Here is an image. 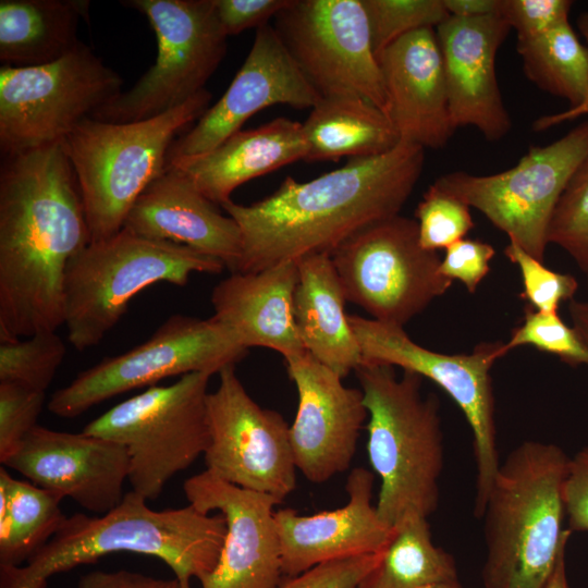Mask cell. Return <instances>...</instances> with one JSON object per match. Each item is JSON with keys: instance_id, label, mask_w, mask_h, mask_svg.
I'll list each match as a JSON object with an SVG mask.
<instances>
[{"instance_id": "1", "label": "cell", "mask_w": 588, "mask_h": 588, "mask_svg": "<svg viewBox=\"0 0 588 588\" xmlns=\"http://www.w3.org/2000/svg\"><path fill=\"white\" fill-rule=\"evenodd\" d=\"M90 243L64 140L4 155L0 168V336L28 338L64 323L71 260Z\"/></svg>"}, {"instance_id": "21", "label": "cell", "mask_w": 588, "mask_h": 588, "mask_svg": "<svg viewBox=\"0 0 588 588\" xmlns=\"http://www.w3.org/2000/svg\"><path fill=\"white\" fill-rule=\"evenodd\" d=\"M511 26L500 15L450 16L437 28L453 127L474 126L500 140L512 127L495 72L498 50Z\"/></svg>"}, {"instance_id": "36", "label": "cell", "mask_w": 588, "mask_h": 588, "mask_svg": "<svg viewBox=\"0 0 588 588\" xmlns=\"http://www.w3.org/2000/svg\"><path fill=\"white\" fill-rule=\"evenodd\" d=\"M532 346L554 355L569 366H588V347L578 332L567 326L559 313H543L527 306L523 321L504 342L506 353L519 346Z\"/></svg>"}, {"instance_id": "24", "label": "cell", "mask_w": 588, "mask_h": 588, "mask_svg": "<svg viewBox=\"0 0 588 588\" xmlns=\"http://www.w3.org/2000/svg\"><path fill=\"white\" fill-rule=\"evenodd\" d=\"M122 229L187 246L219 259L232 272L242 254L237 223L171 167H166L136 199Z\"/></svg>"}, {"instance_id": "12", "label": "cell", "mask_w": 588, "mask_h": 588, "mask_svg": "<svg viewBox=\"0 0 588 588\" xmlns=\"http://www.w3.org/2000/svg\"><path fill=\"white\" fill-rule=\"evenodd\" d=\"M363 364L400 367L427 378L443 389L463 412L473 433L476 463L474 514L481 516L500 466L490 370L507 353L504 342H483L473 352L445 354L428 350L401 326L348 316Z\"/></svg>"}, {"instance_id": "48", "label": "cell", "mask_w": 588, "mask_h": 588, "mask_svg": "<svg viewBox=\"0 0 588 588\" xmlns=\"http://www.w3.org/2000/svg\"><path fill=\"white\" fill-rule=\"evenodd\" d=\"M572 327L588 347V302L573 299L568 303Z\"/></svg>"}, {"instance_id": "46", "label": "cell", "mask_w": 588, "mask_h": 588, "mask_svg": "<svg viewBox=\"0 0 588 588\" xmlns=\"http://www.w3.org/2000/svg\"><path fill=\"white\" fill-rule=\"evenodd\" d=\"M450 14L455 17H480L499 14L501 0H443Z\"/></svg>"}, {"instance_id": "43", "label": "cell", "mask_w": 588, "mask_h": 588, "mask_svg": "<svg viewBox=\"0 0 588 588\" xmlns=\"http://www.w3.org/2000/svg\"><path fill=\"white\" fill-rule=\"evenodd\" d=\"M291 0H215L219 24L226 36L268 24Z\"/></svg>"}, {"instance_id": "8", "label": "cell", "mask_w": 588, "mask_h": 588, "mask_svg": "<svg viewBox=\"0 0 588 588\" xmlns=\"http://www.w3.org/2000/svg\"><path fill=\"white\" fill-rule=\"evenodd\" d=\"M209 373L192 372L170 385H151L85 426L83 432L122 444L132 490L157 499L209 444Z\"/></svg>"}, {"instance_id": "26", "label": "cell", "mask_w": 588, "mask_h": 588, "mask_svg": "<svg viewBox=\"0 0 588 588\" xmlns=\"http://www.w3.org/2000/svg\"><path fill=\"white\" fill-rule=\"evenodd\" d=\"M307 150L303 123L278 118L241 130L206 154L169 160L166 167L183 173L208 199L222 205L243 183L305 160Z\"/></svg>"}, {"instance_id": "19", "label": "cell", "mask_w": 588, "mask_h": 588, "mask_svg": "<svg viewBox=\"0 0 588 588\" xmlns=\"http://www.w3.org/2000/svg\"><path fill=\"white\" fill-rule=\"evenodd\" d=\"M320 97L274 27L269 23L262 25L256 29L250 51L223 96L173 143L168 161L215 149L241 131L252 115L270 106L311 109Z\"/></svg>"}, {"instance_id": "22", "label": "cell", "mask_w": 588, "mask_h": 588, "mask_svg": "<svg viewBox=\"0 0 588 588\" xmlns=\"http://www.w3.org/2000/svg\"><path fill=\"white\" fill-rule=\"evenodd\" d=\"M373 474L356 467L347 476V503L333 511L299 515L278 510L274 519L281 544L282 574L294 577L331 561L382 553L394 528L372 504Z\"/></svg>"}, {"instance_id": "11", "label": "cell", "mask_w": 588, "mask_h": 588, "mask_svg": "<svg viewBox=\"0 0 588 588\" xmlns=\"http://www.w3.org/2000/svg\"><path fill=\"white\" fill-rule=\"evenodd\" d=\"M331 258L346 301L384 323L404 327L453 284L420 245L416 220L401 215L357 231Z\"/></svg>"}, {"instance_id": "34", "label": "cell", "mask_w": 588, "mask_h": 588, "mask_svg": "<svg viewBox=\"0 0 588 588\" xmlns=\"http://www.w3.org/2000/svg\"><path fill=\"white\" fill-rule=\"evenodd\" d=\"M377 58L399 38L437 28L450 14L443 0H363Z\"/></svg>"}, {"instance_id": "41", "label": "cell", "mask_w": 588, "mask_h": 588, "mask_svg": "<svg viewBox=\"0 0 588 588\" xmlns=\"http://www.w3.org/2000/svg\"><path fill=\"white\" fill-rule=\"evenodd\" d=\"M494 254L491 244L464 237L445 248L440 272L452 281H460L473 294L489 273Z\"/></svg>"}, {"instance_id": "30", "label": "cell", "mask_w": 588, "mask_h": 588, "mask_svg": "<svg viewBox=\"0 0 588 588\" xmlns=\"http://www.w3.org/2000/svg\"><path fill=\"white\" fill-rule=\"evenodd\" d=\"M60 502L0 469V566H21L52 538L66 518Z\"/></svg>"}, {"instance_id": "47", "label": "cell", "mask_w": 588, "mask_h": 588, "mask_svg": "<svg viewBox=\"0 0 588 588\" xmlns=\"http://www.w3.org/2000/svg\"><path fill=\"white\" fill-rule=\"evenodd\" d=\"M579 28L585 36L587 42H588V13H584L580 15L578 20ZM588 114V98L586 101L576 108H571L567 111L560 112L552 115H544L541 118H538L534 124L532 128L535 131H543L547 130L555 124H559L561 122L573 120L579 115Z\"/></svg>"}, {"instance_id": "2", "label": "cell", "mask_w": 588, "mask_h": 588, "mask_svg": "<svg viewBox=\"0 0 588 588\" xmlns=\"http://www.w3.org/2000/svg\"><path fill=\"white\" fill-rule=\"evenodd\" d=\"M425 149L400 142L373 157L353 158L308 182L286 177L268 197L222 204L238 225L235 272H257L315 253L332 254L357 231L400 215L417 184Z\"/></svg>"}, {"instance_id": "33", "label": "cell", "mask_w": 588, "mask_h": 588, "mask_svg": "<svg viewBox=\"0 0 588 588\" xmlns=\"http://www.w3.org/2000/svg\"><path fill=\"white\" fill-rule=\"evenodd\" d=\"M66 354L56 331L0 342V382L45 392Z\"/></svg>"}, {"instance_id": "49", "label": "cell", "mask_w": 588, "mask_h": 588, "mask_svg": "<svg viewBox=\"0 0 588 588\" xmlns=\"http://www.w3.org/2000/svg\"><path fill=\"white\" fill-rule=\"evenodd\" d=\"M566 548L567 546L561 550L555 566L543 588H571L566 573Z\"/></svg>"}, {"instance_id": "32", "label": "cell", "mask_w": 588, "mask_h": 588, "mask_svg": "<svg viewBox=\"0 0 588 588\" xmlns=\"http://www.w3.org/2000/svg\"><path fill=\"white\" fill-rule=\"evenodd\" d=\"M526 77L540 89L567 100L571 108L588 98V46L569 22L526 41H517Z\"/></svg>"}, {"instance_id": "37", "label": "cell", "mask_w": 588, "mask_h": 588, "mask_svg": "<svg viewBox=\"0 0 588 588\" xmlns=\"http://www.w3.org/2000/svg\"><path fill=\"white\" fill-rule=\"evenodd\" d=\"M415 217L419 243L431 252L448 248L474 228L470 207L436 183L424 193Z\"/></svg>"}, {"instance_id": "14", "label": "cell", "mask_w": 588, "mask_h": 588, "mask_svg": "<svg viewBox=\"0 0 588 588\" xmlns=\"http://www.w3.org/2000/svg\"><path fill=\"white\" fill-rule=\"evenodd\" d=\"M587 155L585 121L551 144L531 146L511 169L490 175L453 171L434 183L479 210L510 242L543 262L555 206Z\"/></svg>"}, {"instance_id": "4", "label": "cell", "mask_w": 588, "mask_h": 588, "mask_svg": "<svg viewBox=\"0 0 588 588\" xmlns=\"http://www.w3.org/2000/svg\"><path fill=\"white\" fill-rule=\"evenodd\" d=\"M569 461L559 445L528 440L500 463L481 515L483 588L544 587L572 534L564 528Z\"/></svg>"}, {"instance_id": "15", "label": "cell", "mask_w": 588, "mask_h": 588, "mask_svg": "<svg viewBox=\"0 0 588 588\" xmlns=\"http://www.w3.org/2000/svg\"><path fill=\"white\" fill-rule=\"evenodd\" d=\"M274 19L279 37L321 97L360 96L387 114L363 0H291Z\"/></svg>"}, {"instance_id": "31", "label": "cell", "mask_w": 588, "mask_h": 588, "mask_svg": "<svg viewBox=\"0 0 588 588\" xmlns=\"http://www.w3.org/2000/svg\"><path fill=\"white\" fill-rule=\"evenodd\" d=\"M393 528L379 562L358 588H421L457 577L452 554L433 543L428 518L411 513Z\"/></svg>"}, {"instance_id": "6", "label": "cell", "mask_w": 588, "mask_h": 588, "mask_svg": "<svg viewBox=\"0 0 588 588\" xmlns=\"http://www.w3.org/2000/svg\"><path fill=\"white\" fill-rule=\"evenodd\" d=\"M211 94L204 89L181 106L151 119L111 123L81 122L64 139L90 233V242L122 230L132 206L164 170L181 130L206 112Z\"/></svg>"}, {"instance_id": "5", "label": "cell", "mask_w": 588, "mask_h": 588, "mask_svg": "<svg viewBox=\"0 0 588 588\" xmlns=\"http://www.w3.org/2000/svg\"><path fill=\"white\" fill-rule=\"evenodd\" d=\"M368 412L367 454L380 478V518L394 527L411 513L428 518L439 504L444 449L439 402L424 395L422 377L390 365L356 370Z\"/></svg>"}, {"instance_id": "3", "label": "cell", "mask_w": 588, "mask_h": 588, "mask_svg": "<svg viewBox=\"0 0 588 588\" xmlns=\"http://www.w3.org/2000/svg\"><path fill=\"white\" fill-rule=\"evenodd\" d=\"M146 501L131 490L106 514L66 517L25 565L0 566V588H47L52 575L121 551L162 560L182 588H191L192 578L200 580L218 564L226 535L223 515L191 504L155 511Z\"/></svg>"}, {"instance_id": "42", "label": "cell", "mask_w": 588, "mask_h": 588, "mask_svg": "<svg viewBox=\"0 0 588 588\" xmlns=\"http://www.w3.org/2000/svg\"><path fill=\"white\" fill-rule=\"evenodd\" d=\"M380 558L381 553L326 562L297 576L286 577L278 588H358L359 581Z\"/></svg>"}, {"instance_id": "27", "label": "cell", "mask_w": 588, "mask_h": 588, "mask_svg": "<svg viewBox=\"0 0 588 588\" xmlns=\"http://www.w3.org/2000/svg\"><path fill=\"white\" fill-rule=\"evenodd\" d=\"M296 264L294 316L299 336L315 359L343 379L363 364V357L331 255L308 254Z\"/></svg>"}, {"instance_id": "45", "label": "cell", "mask_w": 588, "mask_h": 588, "mask_svg": "<svg viewBox=\"0 0 588 588\" xmlns=\"http://www.w3.org/2000/svg\"><path fill=\"white\" fill-rule=\"evenodd\" d=\"M76 588H182L180 581L160 579L128 571H94L83 575Z\"/></svg>"}, {"instance_id": "20", "label": "cell", "mask_w": 588, "mask_h": 588, "mask_svg": "<svg viewBox=\"0 0 588 588\" xmlns=\"http://www.w3.org/2000/svg\"><path fill=\"white\" fill-rule=\"evenodd\" d=\"M32 483L106 514L123 499L128 456L114 441L36 426L4 463Z\"/></svg>"}, {"instance_id": "39", "label": "cell", "mask_w": 588, "mask_h": 588, "mask_svg": "<svg viewBox=\"0 0 588 588\" xmlns=\"http://www.w3.org/2000/svg\"><path fill=\"white\" fill-rule=\"evenodd\" d=\"M45 392L0 382V462L3 464L37 426Z\"/></svg>"}, {"instance_id": "16", "label": "cell", "mask_w": 588, "mask_h": 588, "mask_svg": "<svg viewBox=\"0 0 588 588\" xmlns=\"http://www.w3.org/2000/svg\"><path fill=\"white\" fill-rule=\"evenodd\" d=\"M218 375L219 384L206 402V470L229 483L283 501L296 487L289 424L280 413L252 399L234 365Z\"/></svg>"}, {"instance_id": "7", "label": "cell", "mask_w": 588, "mask_h": 588, "mask_svg": "<svg viewBox=\"0 0 588 588\" xmlns=\"http://www.w3.org/2000/svg\"><path fill=\"white\" fill-rule=\"evenodd\" d=\"M224 269L215 257L126 229L90 242L65 272L63 309L69 341L77 351L94 347L144 289L159 282L183 286L195 272L220 273Z\"/></svg>"}, {"instance_id": "40", "label": "cell", "mask_w": 588, "mask_h": 588, "mask_svg": "<svg viewBox=\"0 0 588 588\" xmlns=\"http://www.w3.org/2000/svg\"><path fill=\"white\" fill-rule=\"evenodd\" d=\"M569 0H501L499 14L514 28L517 41L536 38L568 21Z\"/></svg>"}, {"instance_id": "28", "label": "cell", "mask_w": 588, "mask_h": 588, "mask_svg": "<svg viewBox=\"0 0 588 588\" xmlns=\"http://www.w3.org/2000/svg\"><path fill=\"white\" fill-rule=\"evenodd\" d=\"M85 0H1L0 61L14 68L38 66L59 60L82 41Z\"/></svg>"}, {"instance_id": "10", "label": "cell", "mask_w": 588, "mask_h": 588, "mask_svg": "<svg viewBox=\"0 0 588 588\" xmlns=\"http://www.w3.org/2000/svg\"><path fill=\"white\" fill-rule=\"evenodd\" d=\"M147 17L158 45L155 64L91 118L111 123L151 119L205 89L226 51L215 0H128Z\"/></svg>"}, {"instance_id": "25", "label": "cell", "mask_w": 588, "mask_h": 588, "mask_svg": "<svg viewBox=\"0 0 588 588\" xmlns=\"http://www.w3.org/2000/svg\"><path fill=\"white\" fill-rule=\"evenodd\" d=\"M296 260L257 272H233L211 294L213 316L246 347H266L284 359L307 354L294 316Z\"/></svg>"}, {"instance_id": "9", "label": "cell", "mask_w": 588, "mask_h": 588, "mask_svg": "<svg viewBox=\"0 0 588 588\" xmlns=\"http://www.w3.org/2000/svg\"><path fill=\"white\" fill-rule=\"evenodd\" d=\"M120 75L81 42L57 61L0 68L1 156L64 140L120 95Z\"/></svg>"}, {"instance_id": "17", "label": "cell", "mask_w": 588, "mask_h": 588, "mask_svg": "<svg viewBox=\"0 0 588 588\" xmlns=\"http://www.w3.org/2000/svg\"><path fill=\"white\" fill-rule=\"evenodd\" d=\"M188 503L201 513L218 512L226 535L215 569L201 588H278L281 544L273 507L280 499L229 483L204 470L183 485Z\"/></svg>"}, {"instance_id": "18", "label": "cell", "mask_w": 588, "mask_h": 588, "mask_svg": "<svg viewBox=\"0 0 588 588\" xmlns=\"http://www.w3.org/2000/svg\"><path fill=\"white\" fill-rule=\"evenodd\" d=\"M298 395L290 426L296 469L314 483L347 470L368 412L360 389L345 387L342 378L309 353L285 359Z\"/></svg>"}, {"instance_id": "51", "label": "cell", "mask_w": 588, "mask_h": 588, "mask_svg": "<svg viewBox=\"0 0 588 588\" xmlns=\"http://www.w3.org/2000/svg\"><path fill=\"white\" fill-rule=\"evenodd\" d=\"M587 286H588V278H587Z\"/></svg>"}, {"instance_id": "50", "label": "cell", "mask_w": 588, "mask_h": 588, "mask_svg": "<svg viewBox=\"0 0 588 588\" xmlns=\"http://www.w3.org/2000/svg\"><path fill=\"white\" fill-rule=\"evenodd\" d=\"M421 588H463L458 577L426 585Z\"/></svg>"}, {"instance_id": "38", "label": "cell", "mask_w": 588, "mask_h": 588, "mask_svg": "<svg viewBox=\"0 0 588 588\" xmlns=\"http://www.w3.org/2000/svg\"><path fill=\"white\" fill-rule=\"evenodd\" d=\"M504 255L519 270L523 283L520 297L530 308L543 313H559L563 302L574 299L578 281L572 274L549 269L513 242L504 248Z\"/></svg>"}, {"instance_id": "35", "label": "cell", "mask_w": 588, "mask_h": 588, "mask_svg": "<svg viewBox=\"0 0 588 588\" xmlns=\"http://www.w3.org/2000/svg\"><path fill=\"white\" fill-rule=\"evenodd\" d=\"M548 242L566 252L588 278V155L560 196Z\"/></svg>"}, {"instance_id": "13", "label": "cell", "mask_w": 588, "mask_h": 588, "mask_svg": "<svg viewBox=\"0 0 588 588\" xmlns=\"http://www.w3.org/2000/svg\"><path fill=\"white\" fill-rule=\"evenodd\" d=\"M247 351L215 316L201 319L173 315L144 343L102 359L57 390L48 409L59 417L73 418L108 399L151 387L168 377L219 373L235 366Z\"/></svg>"}, {"instance_id": "29", "label": "cell", "mask_w": 588, "mask_h": 588, "mask_svg": "<svg viewBox=\"0 0 588 588\" xmlns=\"http://www.w3.org/2000/svg\"><path fill=\"white\" fill-rule=\"evenodd\" d=\"M305 161L366 158L392 150L400 136L387 114L356 95L322 96L303 123Z\"/></svg>"}, {"instance_id": "23", "label": "cell", "mask_w": 588, "mask_h": 588, "mask_svg": "<svg viewBox=\"0 0 588 588\" xmlns=\"http://www.w3.org/2000/svg\"><path fill=\"white\" fill-rule=\"evenodd\" d=\"M387 95V115L400 142L441 148L452 125L442 54L436 28L399 38L378 57Z\"/></svg>"}, {"instance_id": "44", "label": "cell", "mask_w": 588, "mask_h": 588, "mask_svg": "<svg viewBox=\"0 0 588 588\" xmlns=\"http://www.w3.org/2000/svg\"><path fill=\"white\" fill-rule=\"evenodd\" d=\"M564 502L567 529L588 532V445L571 457Z\"/></svg>"}]
</instances>
